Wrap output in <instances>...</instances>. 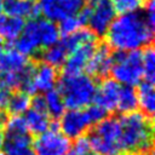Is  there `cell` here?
Segmentation results:
<instances>
[{
    "label": "cell",
    "mask_w": 155,
    "mask_h": 155,
    "mask_svg": "<svg viewBox=\"0 0 155 155\" xmlns=\"http://www.w3.org/2000/svg\"><path fill=\"white\" fill-rule=\"evenodd\" d=\"M108 46L115 51H136L151 45L154 28H151L143 12H130L116 17L107 33Z\"/></svg>",
    "instance_id": "1"
},
{
    "label": "cell",
    "mask_w": 155,
    "mask_h": 155,
    "mask_svg": "<svg viewBox=\"0 0 155 155\" xmlns=\"http://www.w3.org/2000/svg\"><path fill=\"white\" fill-rule=\"evenodd\" d=\"M120 150L130 153L148 151L153 144V124L148 115L132 111L120 119Z\"/></svg>",
    "instance_id": "2"
},
{
    "label": "cell",
    "mask_w": 155,
    "mask_h": 155,
    "mask_svg": "<svg viewBox=\"0 0 155 155\" xmlns=\"http://www.w3.org/2000/svg\"><path fill=\"white\" fill-rule=\"evenodd\" d=\"M97 84L86 74H64L58 82V91L68 109H84L94 101Z\"/></svg>",
    "instance_id": "3"
},
{
    "label": "cell",
    "mask_w": 155,
    "mask_h": 155,
    "mask_svg": "<svg viewBox=\"0 0 155 155\" xmlns=\"http://www.w3.org/2000/svg\"><path fill=\"white\" fill-rule=\"evenodd\" d=\"M110 73L113 79L122 86H134L143 78L142 52L136 51H116L113 53V64Z\"/></svg>",
    "instance_id": "4"
},
{
    "label": "cell",
    "mask_w": 155,
    "mask_h": 155,
    "mask_svg": "<svg viewBox=\"0 0 155 155\" xmlns=\"http://www.w3.org/2000/svg\"><path fill=\"white\" fill-rule=\"evenodd\" d=\"M120 136L121 127L119 119L107 117L97 124L94 131L88 138L93 151L96 154L104 155L107 153L120 150Z\"/></svg>",
    "instance_id": "5"
},
{
    "label": "cell",
    "mask_w": 155,
    "mask_h": 155,
    "mask_svg": "<svg viewBox=\"0 0 155 155\" xmlns=\"http://www.w3.org/2000/svg\"><path fill=\"white\" fill-rule=\"evenodd\" d=\"M87 8L88 18L86 24H88L90 30L94 35H104L116 17L111 0H90Z\"/></svg>",
    "instance_id": "6"
},
{
    "label": "cell",
    "mask_w": 155,
    "mask_h": 155,
    "mask_svg": "<svg viewBox=\"0 0 155 155\" xmlns=\"http://www.w3.org/2000/svg\"><path fill=\"white\" fill-rule=\"evenodd\" d=\"M70 149V139L67 138L58 128H48L34 142L35 155H65Z\"/></svg>",
    "instance_id": "7"
},
{
    "label": "cell",
    "mask_w": 155,
    "mask_h": 155,
    "mask_svg": "<svg viewBox=\"0 0 155 155\" xmlns=\"http://www.w3.org/2000/svg\"><path fill=\"white\" fill-rule=\"evenodd\" d=\"M36 4L39 13L51 22H61L78 15L82 7V0H39Z\"/></svg>",
    "instance_id": "8"
},
{
    "label": "cell",
    "mask_w": 155,
    "mask_h": 155,
    "mask_svg": "<svg viewBox=\"0 0 155 155\" xmlns=\"http://www.w3.org/2000/svg\"><path fill=\"white\" fill-rule=\"evenodd\" d=\"M91 125L85 109H69L62 114L59 120V130L69 139L82 136Z\"/></svg>",
    "instance_id": "9"
},
{
    "label": "cell",
    "mask_w": 155,
    "mask_h": 155,
    "mask_svg": "<svg viewBox=\"0 0 155 155\" xmlns=\"http://www.w3.org/2000/svg\"><path fill=\"white\" fill-rule=\"evenodd\" d=\"M15 46L16 50L25 57L36 54L40 51L42 46L38 27V18H31L29 22L24 24L22 33L15 41Z\"/></svg>",
    "instance_id": "10"
},
{
    "label": "cell",
    "mask_w": 155,
    "mask_h": 155,
    "mask_svg": "<svg viewBox=\"0 0 155 155\" xmlns=\"http://www.w3.org/2000/svg\"><path fill=\"white\" fill-rule=\"evenodd\" d=\"M97 47V41L88 42L85 45L79 46L74 51H71L65 62H64V74L67 75H74V74H82L87 67V63L93 54L94 50Z\"/></svg>",
    "instance_id": "11"
},
{
    "label": "cell",
    "mask_w": 155,
    "mask_h": 155,
    "mask_svg": "<svg viewBox=\"0 0 155 155\" xmlns=\"http://www.w3.org/2000/svg\"><path fill=\"white\" fill-rule=\"evenodd\" d=\"M120 88L121 85L116 82L114 79H104L97 86L93 102H96V104L103 108L107 113L113 111L116 109Z\"/></svg>",
    "instance_id": "12"
},
{
    "label": "cell",
    "mask_w": 155,
    "mask_h": 155,
    "mask_svg": "<svg viewBox=\"0 0 155 155\" xmlns=\"http://www.w3.org/2000/svg\"><path fill=\"white\" fill-rule=\"evenodd\" d=\"M113 64V53L110 52V47L104 45H97L93 54L91 56L87 67L85 71L87 75H94V76H104L108 73H110Z\"/></svg>",
    "instance_id": "13"
},
{
    "label": "cell",
    "mask_w": 155,
    "mask_h": 155,
    "mask_svg": "<svg viewBox=\"0 0 155 155\" xmlns=\"http://www.w3.org/2000/svg\"><path fill=\"white\" fill-rule=\"evenodd\" d=\"M58 80V73L54 67L47 63H39L38 65L33 67L31 70V82L36 91L47 92L54 88Z\"/></svg>",
    "instance_id": "14"
},
{
    "label": "cell",
    "mask_w": 155,
    "mask_h": 155,
    "mask_svg": "<svg viewBox=\"0 0 155 155\" xmlns=\"http://www.w3.org/2000/svg\"><path fill=\"white\" fill-rule=\"evenodd\" d=\"M29 65L28 58L16 48H2L0 51V74L23 71Z\"/></svg>",
    "instance_id": "15"
},
{
    "label": "cell",
    "mask_w": 155,
    "mask_h": 155,
    "mask_svg": "<svg viewBox=\"0 0 155 155\" xmlns=\"http://www.w3.org/2000/svg\"><path fill=\"white\" fill-rule=\"evenodd\" d=\"M4 11L8 16L18 18H36L40 15L38 4L34 0H6Z\"/></svg>",
    "instance_id": "16"
},
{
    "label": "cell",
    "mask_w": 155,
    "mask_h": 155,
    "mask_svg": "<svg viewBox=\"0 0 155 155\" xmlns=\"http://www.w3.org/2000/svg\"><path fill=\"white\" fill-rule=\"evenodd\" d=\"M23 117L28 131L34 134H41L47 131L51 126L50 116L45 110L35 109L31 107L25 111V115Z\"/></svg>",
    "instance_id": "17"
},
{
    "label": "cell",
    "mask_w": 155,
    "mask_h": 155,
    "mask_svg": "<svg viewBox=\"0 0 155 155\" xmlns=\"http://www.w3.org/2000/svg\"><path fill=\"white\" fill-rule=\"evenodd\" d=\"M24 19L13 16L0 17V41L15 42L24 28Z\"/></svg>",
    "instance_id": "18"
},
{
    "label": "cell",
    "mask_w": 155,
    "mask_h": 155,
    "mask_svg": "<svg viewBox=\"0 0 155 155\" xmlns=\"http://www.w3.org/2000/svg\"><path fill=\"white\" fill-rule=\"evenodd\" d=\"M4 150L6 155H35L28 134L5 137Z\"/></svg>",
    "instance_id": "19"
},
{
    "label": "cell",
    "mask_w": 155,
    "mask_h": 155,
    "mask_svg": "<svg viewBox=\"0 0 155 155\" xmlns=\"http://www.w3.org/2000/svg\"><path fill=\"white\" fill-rule=\"evenodd\" d=\"M94 41H97V35H94L87 28H80L79 30H76L69 35H64L61 44L64 46V48L68 51V53H70L79 46L88 44V42H94Z\"/></svg>",
    "instance_id": "20"
},
{
    "label": "cell",
    "mask_w": 155,
    "mask_h": 155,
    "mask_svg": "<svg viewBox=\"0 0 155 155\" xmlns=\"http://www.w3.org/2000/svg\"><path fill=\"white\" fill-rule=\"evenodd\" d=\"M137 101L138 105L143 110L145 115H153L155 111V90L153 82L144 81L139 85L137 91Z\"/></svg>",
    "instance_id": "21"
},
{
    "label": "cell",
    "mask_w": 155,
    "mask_h": 155,
    "mask_svg": "<svg viewBox=\"0 0 155 155\" xmlns=\"http://www.w3.org/2000/svg\"><path fill=\"white\" fill-rule=\"evenodd\" d=\"M42 97L45 102V110L48 114V116H52L56 119L61 117L62 114L65 111V104L59 91L56 88H52L45 92V96Z\"/></svg>",
    "instance_id": "22"
},
{
    "label": "cell",
    "mask_w": 155,
    "mask_h": 155,
    "mask_svg": "<svg viewBox=\"0 0 155 155\" xmlns=\"http://www.w3.org/2000/svg\"><path fill=\"white\" fill-rule=\"evenodd\" d=\"M38 27H39L42 47H50L58 42L61 33L58 30V25H56L54 22L41 18V19H38Z\"/></svg>",
    "instance_id": "23"
},
{
    "label": "cell",
    "mask_w": 155,
    "mask_h": 155,
    "mask_svg": "<svg viewBox=\"0 0 155 155\" xmlns=\"http://www.w3.org/2000/svg\"><path fill=\"white\" fill-rule=\"evenodd\" d=\"M137 107H138L137 91L133 88V86H122L121 85L116 109L124 114H127V113L136 111Z\"/></svg>",
    "instance_id": "24"
},
{
    "label": "cell",
    "mask_w": 155,
    "mask_h": 155,
    "mask_svg": "<svg viewBox=\"0 0 155 155\" xmlns=\"http://www.w3.org/2000/svg\"><path fill=\"white\" fill-rule=\"evenodd\" d=\"M68 54L69 53L64 48V46L61 42H57L50 47H46V50L42 52V61H44V63H47V64L57 68V67H61L64 64Z\"/></svg>",
    "instance_id": "25"
},
{
    "label": "cell",
    "mask_w": 155,
    "mask_h": 155,
    "mask_svg": "<svg viewBox=\"0 0 155 155\" xmlns=\"http://www.w3.org/2000/svg\"><path fill=\"white\" fill-rule=\"evenodd\" d=\"M30 98L27 93L19 91L15 94H11L10 101L7 103V109L11 114L13 115H21L23 113H25L29 108H30Z\"/></svg>",
    "instance_id": "26"
},
{
    "label": "cell",
    "mask_w": 155,
    "mask_h": 155,
    "mask_svg": "<svg viewBox=\"0 0 155 155\" xmlns=\"http://www.w3.org/2000/svg\"><path fill=\"white\" fill-rule=\"evenodd\" d=\"M142 67H143V78L145 81L154 82L155 79V52L150 46L144 47L142 52Z\"/></svg>",
    "instance_id": "27"
},
{
    "label": "cell",
    "mask_w": 155,
    "mask_h": 155,
    "mask_svg": "<svg viewBox=\"0 0 155 155\" xmlns=\"http://www.w3.org/2000/svg\"><path fill=\"white\" fill-rule=\"evenodd\" d=\"M6 136L5 137H16L28 134V128L24 121V117L21 115H13L5 122Z\"/></svg>",
    "instance_id": "28"
},
{
    "label": "cell",
    "mask_w": 155,
    "mask_h": 155,
    "mask_svg": "<svg viewBox=\"0 0 155 155\" xmlns=\"http://www.w3.org/2000/svg\"><path fill=\"white\" fill-rule=\"evenodd\" d=\"M111 2L116 13H120V15L136 12L145 4L140 0H111Z\"/></svg>",
    "instance_id": "29"
},
{
    "label": "cell",
    "mask_w": 155,
    "mask_h": 155,
    "mask_svg": "<svg viewBox=\"0 0 155 155\" xmlns=\"http://www.w3.org/2000/svg\"><path fill=\"white\" fill-rule=\"evenodd\" d=\"M82 22L80 21L79 16L78 15H74V16H69L64 19H62L59 22V27H58V30L61 34L64 35H69L76 30H79L80 28H82Z\"/></svg>",
    "instance_id": "30"
},
{
    "label": "cell",
    "mask_w": 155,
    "mask_h": 155,
    "mask_svg": "<svg viewBox=\"0 0 155 155\" xmlns=\"http://www.w3.org/2000/svg\"><path fill=\"white\" fill-rule=\"evenodd\" d=\"M73 155H97L93 151V148L91 145L90 138L85 136H80L75 139V143L73 145Z\"/></svg>",
    "instance_id": "31"
},
{
    "label": "cell",
    "mask_w": 155,
    "mask_h": 155,
    "mask_svg": "<svg viewBox=\"0 0 155 155\" xmlns=\"http://www.w3.org/2000/svg\"><path fill=\"white\" fill-rule=\"evenodd\" d=\"M85 110H86L87 116H88V119H90V121H91L92 125H97L98 122H101L102 120H104L105 116H107V114H108L103 108H101L97 104L88 105V107H86Z\"/></svg>",
    "instance_id": "32"
},
{
    "label": "cell",
    "mask_w": 155,
    "mask_h": 155,
    "mask_svg": "<svg viewBox=\"0 0 155 155\" xmlns=\"http://www.w3.org/2000/svg\"><path fill=\"white\" fill-rule=\"evenodd\" d=\"M11 91L4 86L0 85V109L1 108H6L7 107V103L10 101V97H11Z\"/></svg>",
    "instance_id": "33"
},
{
    "label": "cell",
    "mask_w": 155,
    "mask_h": 155,
    "mask_svg": "<svg viewBox=\"0 0 155 155\" xmlns=\"http://www.w3.org/2000/svg\"><path fill=\"white\" fill-rule=\"evenodd\" d=\"M5 122H6V116H5V114L0 110V130L2 128V126L5 125Z\"/></svg>",
    "instance_id": "34"
},
{
    "label": "cell",
    "mask_w": 155,
    "mask_h": 155,
    "mask_svg": "<svg viewBox=\"0 0 155 155\" xmlns=\"http://www.w3.org/2000/svg\"><path fill=\"white\" fill-rule=\"evenodd\" d=\"M4 145H5V136L0 133V153L4 150Z\"/></svg>",
    "instance_id": "35"
},
{
    "label": "cell",
    "mask_w": 155,
    "mask_h": 155,
    "mask_svg": "<svg viewBox=\"0 0 155 155\" xmlns=\"http://www.w3.org/2000/svg\"><path fill=\"white\" fill-rule=\"evenodd\" d=\"M2 12H4V2L0 0V17L2 16Z\"/></svg>",
    "instance_id": "36"
},
{
    "label": "cell",
    "mask_w": 155,
    "mask_h": 155,
    "mask_svg": "<svg viewBox=\"0 0 155 155\" xmlns=\"http://www.w3.org/2000/svg\"><path fill=\"white\" fill-rule=\"evenodd\" d=\"M104 155H120V154H119V151H111V153H107Z\"/></svg>",
    "instance_id": "37"
},
{
    "label": "cell",
    "mask_w": 155,
    "mask_h": 155,
    "mask_svg": "<svg viewBox=\"0 0 155 155\" xmlns=\"http://www.w3.org/2000/svg\"><path fill=\"white\" fill-rule=\"evenodd\" d=\"M2 48H4V47H2V44H1V41H0V51H1Z\"/></svg>",
    "instance_id": "38"
},
{
    "label": "cell",
    "mask_w": 155,
    "mask_h": 155,
    "mask_svg": "<svg viewBox=\"0 0 155 155\" xmlns=\"http://www.w3.org/2000/svg\"><path fill=\"white\" fill-rule=\"evenodd\" d=\"M147 155H153V153H151V151H149V153H148Z\"/></svg>",
    "instance_id": "39"
},
{
    "label": "cell",
    "mask_w": 155,
    "mask_h": 155,
    "mask_svg": "<svg viewBox=\"0 0 155 155\" xmlns=\"http://www.w3.org/2000/svg\"><path fill=\"white\" fill-rule=\"evenodd\" d=\"M65 155H73V154H69V153H67V154H65Z\"/></svg>",
    "instance_id": "40"
},
{
    "label": "cell",
    "mask_w": 155,
    "mask_h": 155,
    "mask_svg": "<svg viewBox=\"0 0 155 155\" xmlns=\"http://www.w3.org/2000/svg\"><path fill=\"white\" fill-rule=\"evenodd\" d=\"M140 1H143V2H144V1H145V2H147V1H148V0H140Z\"/></svg>",
    "instance_id": "41"
}]
</instances>
